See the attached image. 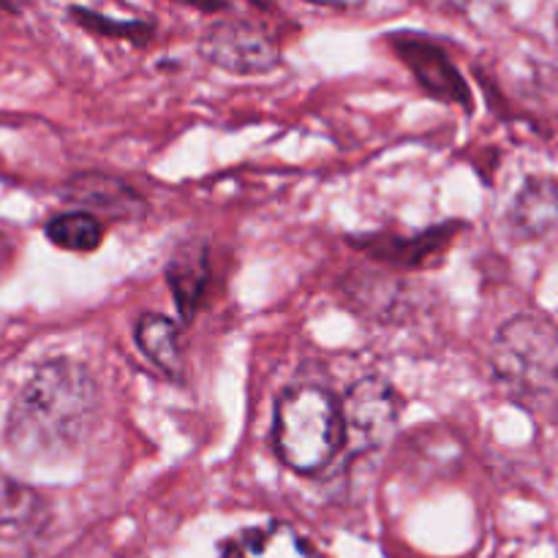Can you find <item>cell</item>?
Returning <instances> with one entry per match:
<instances>
[{
	"label": "cell",
	"instance_id": "1",
	"mask_svg": "<svg viewBox=\"0 0 558 558\" xmlns=\"http://www.w3.org/2000/svg\"><path fill=\"white\" fill-rule=\"evenodd\" d=\"M96 412L98 390L85 365L52 360L22 387L9 414L5 439L22 461H54L85 439Z\"/></svg>",
	"mask_w": 558,
	"mask_h": 558
},
{
	"label": "cell",
	"instance_id": "2",
	"mask_svg": "<svg viewBox=\"0 0 558 558\" xmlns=\"http://www.w3.org/2000/svg\"><path fill=\"white\" fill-rule=\"evenodd\" d=\"M494 374L515 401L558 412V327L539 316H515L494 343Z\"/></svg>",
	"mask_w": 558,
	"mask_h": 558
},
{
	"label": "cell",
	"instance_id": "3",
	"mask_svg": "<svg viewBox=\"0 0 558 558\" xmlns=\"http://www.w3.org/2000/svg\"><path fill=\"white\" fill-rule=\"evenodd\" d=\"M276 450L298 474H316L343 450L341 403L322 387H292L276 407Z\"/></svg>",
	"mask_w": 558,
	"mask_h": 558
},
{
	"label": "cell",
	"instance_id": "4",
	"mask_svg": "<svg viewBox=\"0 0 558 558\" xmlns=\"http://www.w3.org/2000/svg\"><path fill=\"white\" fill-rule=\"evenodd\" d=\"M343 439L357 450H371L390 439L398 423V398L381 379H363L341 401Z\"/></svg>",
	"mask_w": 558,
	"mask_h": 558
},
{
	"label": "cell",
	"instance_id": "5",
	"mask_svg": "<svg viewBox=\"0 0 558 558\" xmlns=\"http://www.w3.org/2000/svg\"><path fill=\"white\" fill-rule=\"evenodd\" d=\"M202 52L210 63L234 74H259L278 63V49L270 38L243 22H223L213 27L202 41Z\"/></svg>",
	"mask_w": 558,
	"mask_h": 558
},
{
	"label": "cell",
	"instance_id": "6",
	"mask_svg": "<svg viewBox=\"0 0 558 558\" xmlns=\"http://www.w3.org/2000/svg\"><path fill=\"white\" fill-rule=\"evenodd\" d=\"M392 44H396V52L401 54L403 63L412 69V74L417 76V82L430 96L447 104H469L466 82L434 41L403 33V36L392 38Z\"/></svg>",
	"mask_w": 558,
	"mask_h": 558
},
{
	"label": "cell",
	"instance_id": "7",
	"mask_svg": "<svg viewBox=\"0 0 558 558\" xmlns=\"http://www.w3.org/2000/svg\"><path fill=\"white\" fill-rule=\"evenodd\" d=\"M510 227L521 240L548 238L558 229V183L548 178L526 180L510 207Z\"/></svg>",
	"mask_w": 558,
	"mask_h": 558
},
{
	"label": "cell",
	"instance_id": "8",
	"mask_svg": "<svg viewBox=\"0 0 558 558\" xmlns=\"http://www.w3.org/2000/svg\"><path fill=\"white\" fill-rule=\"evenodd\" d=\"M65 199L82 207V213H104L112 218H134L136 213L145 210V202L114 178H104V174H82V178L71 180Z\"/></svg>",
	"mask_w": 558,
	"mask_h": 558
},
{
	"label": "cell",
	"instance_id": "9",
	"mask_svg": "<svg viewBox=\"0 0 558 558\" xmlns=\"http://www.w3.org/2000/svg\"><path fill=\"white\" fill-rule=\"evenodd\" d=\"M136 347L142 349L150 363L167 374H178L180 371V332L172 319L161 314H145L136 322Z\"/></svg>",
	"mask_w": 558,
	"mask_h": 558
},
{
	"label": "cell",
	"instance_id": "10",
	"mask_svg": "<svg viewBox=\"0 0 558 558\" xmlns=\"http://www.w3.org/2000/svg\"><path fill=\"white\" fill-rule=\"evenodd\" d=\"M169 287H172L178 308L183 311L185 319L196 314L202 303V294L207 287V259L202 251H185V254L174 256L172 265L167 267Z\"/></svg>",
	"mask_w": 558,
	"mask_h": 558
},
{
	"label": "cell",
	"instance_id": "11",
	"mask_svg": "<svg viewBox=\"0 0 558 558\" xmlns=\"http://www.w3.org/2000/svg\"><path fill=\"white\" fill-rule=\"evenodd\" d=\"M44 515V501L27 485L0 477V534H22L38 526Z\"/></svg>",
	"mask_w": 558,
	"mask_h": 558
},
{
	"label": "cell",
	"instance_id": "12",
	"mask_svg": "<svg viewBox=\"0 0 558 558\" xmlns=\"http://www.w3.org/2000/svg\"><path fill=\"white\" fill-rule=\"evenodd\" d=\"M47 238L54 245L65 251H76V254H87V251H96L101 245L104 229L101 221L90 213H63V216H54L47 223Z\"/></svg>",
	"mask_w": 558,
	"mask_h": 558
},
{
	"label": "cell",
	"instance_id": "13",
	"mask_svg": "<svg viewBox=\"0 0 558 558\" xmlns=\"http://www.w3.org/2000/svg\"><path fill=\"white\" fill-rule=\"evenodd\" d=\"M450 240V229H439V232H425L412 240H390V256L392 262H407V265H423L430 256H439L441 248Z\"/></svg>",
	"mask_w": 558,
	"mask_h": 558
},
{
	"label": "cell",
	"instance_id": "14",
	"mask_svg": "<svg viewBox=\"0 0 558 558\" xmlns=\"http://www.w3.org/2000/svg\"><path fill=\"white\" fill-rule=\"evenodd\" d=\"M185 3H194L205 11H223V9H229L232 3H238V0H185Z\"/></svg>",
	"mask_w": 558,
	"mask_h": 558
},
{
	"label": "cell",
	"instance_id": "15",
	"mask_svg": "<svg viewBox=\"0 0 558 558\" xmlns=\"http://www.w3.org/2000/svg\"><path fill=\"white\" fill-rule=\"evenodd\" d=\"M311 3L336 5V9H354V5H363L365 0H311Z\"/></svg>",
	"mask_w": 558,
	"mask_h": 558
},
{
	"label": "cell",
	"instance_id": "16",
	"mask_svg": "<svg viewBox=\"0 0 558 558\" xmlns=\"http://www.w3.org/2000/svg\"><path fill=\"white\" fill-rule=\"evenodd\" d=\"M447 5H456V9H469V5L474 3V0H445Z\"/></svg>",
	"mask_w": 558,
	"mask_h": 558
},
{
	"label": "cell",
	"instance_id": "17",
	"mask_svg": "<svg viewBox=\"0 0 558 558\" xmlns=\"http://www.w3.org/2000/svg\"><path fill=\"white\" fill-rule=\"evenodd\" d=\"M3 5H9V9H14V0H0Z\"/></svg>",
	"mask_w": 558,
	"mask_h": 558
},
{
	"label": "cell",
	"instance_id": "18",
	"mask_svg": "<svg viewBox=\"0 0 558 558\" xmlns=\"http://www.w3.org/2000/svg\"><path fill=\"white\" fill-rule=\"evenodd\" d=\"M556 31H558V20H556Z\"/></svg>",
	"mask_w": 558,
	"mask_h": 558
}]
</instances>
